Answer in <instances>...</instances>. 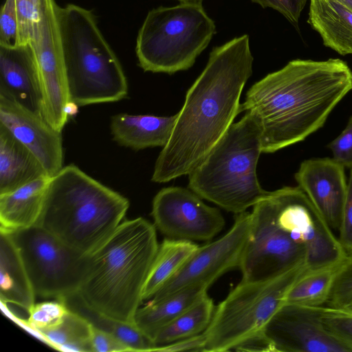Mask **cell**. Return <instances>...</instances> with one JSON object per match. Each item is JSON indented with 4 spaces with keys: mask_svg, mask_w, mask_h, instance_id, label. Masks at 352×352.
Listing matches in <instances>:
<instances>
[{
    "mask_svg": "<svg viewBox=\"0 0 352 352\" xmlns=\"http://www.w3.org/2000/svg\"><path fill=\"white\" fill-rule=\"evenodd\" d=\"M253 60L248 34L213 47L177 113L171 136L156 160L153 182L189 175L204 160L241 113L240 97L252 74Z\"/></svg>",
    "mask_w": 352,
    "mask_h": 352,
    "instance_id": "6da1fadb",
    "label": "cell"
},
{
    "mask_svg": "<svg viewBox=\"0 0 352 352\" xmlns=\"http://www.w3.org/2000/svg\"><path fill=\"white\" fill-rule=\"evenodd\" d=\"M352 89V72L340 58L295 59L255 82L241 104L261 130L262 152L274 153L322 128Z\"/></svg>",
    "mask_w": 352,
    "mask_h": 352,
    "instance_id": "7a4b0ae2",
    "label": "cell"
},
{
    "mask_svg": "<svg viewBox=\"0 0 352 352\" xmlns=\"http://www.w3.org/2000/svg\"><path fill=\"white\" fill-rule=\"evenodd\" d=\"M156 228L142 217L123 221L89 254L78 294L94 310L134 323L159 243Z\"/></svg>",
    "mask_w": 352,
    "mask_h": 352,
    "instance_id": "3957f363",
    "label": "cell"
},
{
    "mask_svg": "<svg viewBox=\"0 0 352 352\" xmlns=\"http://www.w3.org/2000/svg\"><path fill=\"white\" fill-rule=\"evenodd\" d=\"M129 201L69 164L50 181L36 225L89 255L122 223Z\"/></svg>",
    "mask_w": 352,
    "mask_h": 352,
    "instance_id": "277c9868",
    "label": "cell"
},
{
    "mask_svg": "<svg viewBox=\"0 0 352 352\" xmlns=\"http://www.w3.org/2000/svg\"><path fill=\"white\" fill-rule=\"evenodd\" d=\"M56 18L69 102L82 107L124 98V71L92 12L74 4L57 6Z\"/></svg>",
    "mask_w": 352,
    "mask_h": 352,
    "instance_id": "5b68a950",
    "label": "cell"
},
{
    "mask_svg": "<svg viewBox=\"0 0 352 352\" xmlns=\"http://www.w3.org/2000/svg\"><path fill=\"white\" fill-rule=\"evenodd\" d=\"M245 113L188 175L189 189L235 214L253 207L269 192L256 174L263 153L260 127L252 113Z\"/></svg>",
    "mask_w": 352,
    "mask_h": 352,
    "instance_id": "8992f818",
    "label": "cell"
},
{
    "mask_svg": "<svg viewBox=\"0 0 352 352\" xmlns=\"http://www.w3.org/2000/svg\"><path fill=\"white\" fill-rule=\"evenodd\" d=\"M216 32L202 1L159 7L147 14L136 43L139 65L145 72L173 74L187 70Z\"/></svg>",
    "mask_w": 352,
    "mask_h": 352,
    "instance_id": "52a82bcc",
    "label": "cell"
},
{
    "mask_svg": "<svg viewBox=\"0 0 352 352\" xmlns=\"http://www.w3.org/2000/svg\"><path fill=\"white\" fill-rule=\"evenodd\" d=\"M307 270L300 264L274 278L241 280L217 307L204 332L205 351L234 350L247 339L261 333L273 315L285 302L287 295Z\"/></svg>",
    "mask_w": 352,
    "mask_h": 352,
    "instance_id": "ba28073f",
    "label": "cell"
},
{
    "mask_svg": "<svg viewBox=\"0 0 352 352\" xmlns=\"http://www.w3.org/2000/svg\"><path fill=\"white\" fill-rule=\"evenodd\" d=\"M6 232L18 249L36 296L62 299L78 292L89 255L70 248L38 225Z\"/></svg>",
    "mask_w": 352,
    "mask_h": 352,
    "instance_id": "9c48e42d",
    "label": "cell"
},
{
    "mask_svg": "<svg viewBox=\"0 0 352 352\" xmlns=\"http://www.w3.org/2000/svg\"><path fill=\"white\" fill-rule=\"evenodd\" d=\"M277 225L305 252L314 271L342 263L347 257L338 238L299 186H284L266 196Z\"/></svg>",
    "mask_w": 352,
    "mask_h": 352,
    "instance_id": "30bf717a",
    "label": "cell"
},
{
    "mask_svg": "<svg viewBox=\"0 0 352 352\" xmlns=\"http://www.w3.org/2000/svg\"><path fill=\"white\" fill-rule=\"evenodd\" d=\"M267 195L250 212V230L239 267L243 280L270 279L305 264L304 249L277 225Z\"/></svg>",
    "mask_w": 352,
    "mask_h": 352,
    "instance_id": "8fae6325",
    "label": "cell"
},
{
    "mask_svg": "<svg viewBox=\"0 0 352 352\" xmlns=\"http://www.w3.org/2000/svg\"><path fill=\"white\" fill-rule=\"evenodd\" d=\"M151 215L154 226L166 238L208 241L223 229L221 211L206 204L189 188L170 186L154 197Z\"/></svg>",
    "mask_w": 352,
    "mask_h": 352,
    "instance_id": "7c38bea8",
    "label": "cell"
},
{
    "mask_svg": "<svg viewBox=\"0 0 352 352\" xmlns=\"http://www.w3.org/2000/svg\"><path fill=\"white\" fill-rule=\"evenodd\" d=\"M250 223V212L236 214L228 232L214 241L199 246L183 267L151 299L160 300L195 285L210 287L226 272L239 269Z\"/></svg>",
    "mask_w": 352,
    "mask_h": 352,
    "instance_id": "4fadbf2b",
    "label": "cell"
},
{
    "mask_svg": "<svg viewBox=\"0 0 352 352\" xmlns=\"http://www.w3.org/2000/svg\"><path fill=\"white\" fill-rule=\"evenodd\" d=\"M56 6L54 0H47L43 16L30 42L34 50L41 78L43 116L55 129L62 131L68 119L70 102Z\"/></svg>",
    "mask_w": 352,
    "mask_h": 352,
    "instance_id": "5bb4252c",
    "label": "cell"
},
{
    "mask_svg": "<svg viewBox=\"0 0 352 352\" xmlns=\"http://www.w3.org/2000/svg\"><path fill=\"white\" fill-rule=\"evenodd\" d=\"M262 333L273 352H350L324 326L320 307L285 302Z\"/></svg>",
    "mask_w": 352,
    "mask_h": 352,
    "instance_id": "9a60e30c",
    "label": "cell"
},
{
    "mask_svg": "<svg viewBox=\"0 0 352 352\" xmlns=\"http://www.w3.org/2000/svg\"><path fill=\"white\" fill-rule=\"evenodd\" d=\"M0 124L36 156L47 176L52 177L63 168L62 131L55 129L42 116L0 96Z\"/></svg>",
    "mask_w": 352,
    "mask_h": 352,
    "instance_id": "2e32d148",
    "label": "cell"
},
{
    "mask_svg": "<svg viewBox=\"0 0 352 352\" xmlns=\"http://www.w3.org/2000/svg\"><path fill=\"white\" fill-rule=\"evenodd\" d=\"M345 168L333 158L301 162L295 180L331 229H339L346 197Z\"/></svg>",
    "mask_w": 352,
    "mask_h": 352,
    "instance_id": "e0dca14e",
    "label": "cell"
},
{
    "mask_svg": "<svg viewBox=\"0 0 352 352\" xmlns=\"http://www.w3.org/2000/svg\"><path fill=\"white\" fill-rule=\"evenodd\" d=\"M0 96L43 116L41 82L30 42L12 47L0 46Z\"/></svg>",
    "mask_w": 352,
    "mask_h": 352,
    "instance_id": "ac0fdd59",
    "label": "cell"
},
{
    "mask_svg": "<svg viewBox=\"0 0 352 352\" xmlns=\"http://www.w3.org/2000/svg\"><path fill=\"white\" fill-rule=\"evenodd\" d=\"M177 113L169 117L118 113L111 119V132L120 145L140 150L164 147L168 143Z\"/></svg>",
    "mask_w": 352,
    "mask_h": 352,
    "instance_id": "d6986e66",
    "label": "cell"
},
{
    "mask_svg": "<svg viewBox=\"0 0 352 352\" xmlns=\"http://www.w3.org/2000/svg\"><path fill=\"white\" fill-rule=\"evenodd\" d=\"M43 176L0 194V230L13 232L36 224L50 181Z\"/></svg>",
    "mask_w": 352,
    "mask_h": 352,
    "instance_id": "ffe728a7",
    "label": "cell"
},
{
    "mask_svg": "<svg viewBox=\"0 0 352 352\" xmlns=\"http://www.w3.org/2000/svg\"><path fill=\"white\" fill-rule=\"evenodd\" d=\"M36 295L22 258L8 232L0 231V298L2 304L17 306L28 315Z\"/></svg>",
    "mask_w": 352,
    "mask_h": 352,
    "instance_id": "44dd1931",
    "label": "cell"
},
{
    "mask_svg": "<svg viewBox=\"0 0 352 352\" xmlns=\"http://www.w3.org/2000/svg\"><path fill=\"white\" fill-rule=\"evenodd\" d=\"M324 46L340 55L352 54V10L338 0H310L309 18Z\"/></svg>",
    "mask_w": 352,
    "mask_h": 352,
    "instance_id": "7402d4cb",
    "label": "cell"
},
{
    "mask_svg": "<svg viewBox=\"0 0 352 352\" xmlns=\"http://www.w3.org/2000/svg\"><path fill=\"white\" fill-rule=\"evenodd\" d=\"M43 176L47 175L36 156L0 124V194Z\"/></svg>",
    "mask_w": 352,
    "mask_h": 352,
    "instance_id": "603a6c76",
    "label": "cell"
},
{
    "mask_svg": "<svg viewBox=\"0 0 352 352\" xmlns=\"http://www.w3.org/2000/svg\"><path fill=\"white\" fill-rule=\"evenodd\" d=\"M209 287L204 284L195 285L160 300L150 299L138 309L134 323L153 342L161 329L206 295Z\"/></svg>",
    "mask_w": 352,
    "mask_h": 352,
    "instance_id": "cb8c5ba5",
    "label": "cell"
},
{
    "mask_svg": "<svg viewBox=\"0 0 352 352\" xmlns=\"http://www.w3.org/2000/svg\"><path fill=\"white\" fill-rule=\"evenodd\" d=\"M199 245L193 241L165 238L158 249L148 275L143 300H149L183 267Z\"/></svg>",
    "mask_w": 352,
    "mask_h": 352,
    "instance_id": "d4e9b609",
    "label": "cell"
},
{
    "mask_svg": "<svg viewBox=\"0 0 352 352\" xmlns=\"http://www.w3.org/2000/svg\"><path fill=\"white\" fill-rule=\"evenodd\" d=\"M67 307L84 317L92 326L118 338L133 351H155L153 342L135 324L122 322L102 314L88 306L78 293L62 298Z\"/></svg>",
    "mask_w": 352,
    "mask_h": 352,
    "instance_id": "484cf974",
    "label": "cell"
},
{
    "mask_svg": "<svg viewBox=\"0 0 352 352\" xmlns=\"http://www.w3.org/2000/svg\"><path fill=\"white\" fill-rule=\"evenodd\" d=\"M91 324L80 314L70 310L57 324L35 333L54 349L65 352H92Z\"/></svg>",
    "mask_w": 352,
    "mask_h": 352,
    "instance_id": "4316f807",
    "label": "cell"
},
{
    "mask_svg": "<svg viewBox=\"0 0 352 352\" xmlns=\"http://www.w3.org/2000/svg\"><path fill=\"white\" fill-rule=\"evenodd\" d=\"M214 309L212 299L205 295L158 332L153 339L155 349L204 333L210 324Z\"/></svg>",
    "mask_w": 352,
    "mask_h": 352,
    "instance_id": "83f0119b",
    "label": "cell"
},
{
    "mask_svg": "<svg viewBox=\"0 0 352 352\" xmlns=\"http://www.w3.org/2000/svg\"><path fill=\"white\" fill-rule=\"evenodd\" d=\"M340 265L305 272L289 291L285 302L307 307L326 304Z\"/></svg>",
    "mask_w": 352,
    "mask_h": 352,
    "instance_id": "f1b7e54d",
    "label": "cell"
},
{
    "mask_svg": "<svg viewBox=\"0 0 352 352\" xmlns=\"http://www.w3.org/2000/svg\"><path fill=\"white\" fill-rule=\"evenodd\" d=\"M320 315L327 330L352 352V311L321 306Z\"/></svg>",
    "mask_w": 352,
    "mask_h": 352,
    "instance_id": "f546056e",
    "label": "cell"
},
{
    "mask_svg": "<svg viewBox=\"0 0 352 352\" xmlns=\"http://www.w3.org/2000/svg\"><path fill=\"white\" fill-rule=\"evenodd\" d=\"M67 311L68 308L61 299L39 302L34 304L23 323L36 332L59 323Z\"/></svg>",
    "mask_w": 352,
    "mask_h": 352,
    "instance_id": "4dcf8cb0",
    "label": "cell"
},
{
    "mask_svg": "<svg viewBox=\"0 0 352 352\" xmlns=\"http://www.w3.org/2000/svg\"><path fill=\"white\" fill-rule=\"evenodd\" d=\"M19 21L20 45L31 41L47 0H14Z\"/></svg>",
    "mask_w": 352,
    "mask_h": 352,
    "instance_id": "1f68e13d",
    "label": "cell"
},
{
    "mask_svg": "<svg viewBox=\"0 0 352 352\" xmlns=\"http://www.w3.org/2000/svg\"><path fill=\"white\" fill-rule=\"evenodd\" d=\"M352 302V254L339 266L327 301V306L344 308Z\"/></svg>",
    "mask_w": 352,
    "mask_h": 352,
    "instance_id": "d6a6232c",
    "label": "cell"
},
{
    "mask_svg": "<svg viewBox=\"0 0 352 352\" xmlns=\"http://www.w3.org/2000/svg\"><path fill=\"white\" fill-rule=\"evenodd\" d=\"M20 45L19 21L14 0H6L0 14V46Z\"/></svg>",
    "mask_w": 352,
    "mask_h": 352,
    "instance_id": "836d02e7",
    "label": "cell"
},
{
    "mask_svg": "<svg viewBox=\"0 0 352 352\" xmlns=\"http://www.w3.org/2000/svg\"><path fill=\"white\" fill-rule=\"evenodd\" d=\"M327 146L331 151L334 160L344 168H352V116L342 133Z\"/></svg>",
    "mask_w": 352,
    "mask_h": 352,
    "instance_id": "e575fe53",
    "label": "cell"
},
{
    "mask_svg": "<svg viewBox=\"0 0 352 352\" xmlns=\"http://www.w3.org/2000/svg\"><path fill=\"white\" fill-rule=\"evenodd\" d=\"M338 230V240L346 255L350 256L352 254V168Z\"/></svg>",
    "mask_w": 352,
    "mask_h": 352,
    "instance_id": "d590c367",
    "label": "cell"
},
{
    "mask_svg": "<svg viewBox=\"0 0 352 352\" xmlns=\"http://www.w3.org/2000/svg\"><path fill=\"white\" fill-rule=\"evenodd\" d=\"M90 342L92 352L133 351L129 345L116 336L92 325L91 327Z\"/></svg>",
    "mask_w": 352,
    "mask_h": 352,
    "instance_id": "8d00e7d4",
    "label": "cell"
},
{
    "mask_svg": "<svg viewBox=\"0 0 352 352\" xmlns=\"http://www.w3.org/2000/svg\"><path fill=\"white\" fill-rule=\"evenodd\" d=\"M262 8H271L282 14L289 23L298 28L300 14L307 0H251Z\"/></svg>",
    "mask_w": 352,
    "mask_h": 352,
    "instance_id": "74e56055",
    "label": "cell"
},
{
    "mask_svg": "<svg viewBox=\"0 0 352 352\" xmlns=\"http://www.w3.org/2000/svg\"><path fill=\"white\" fill-rule=\"evenodd\" d=\"M206 338L204 333L184 338L175 342L157 347L155 351L171 352V351H201L204 352L206 349Z\"/></svg>",
    "mask_w": 352,
    "mask_h": 352,
    "instance_id": "f35d334b",
    "label": "cell"
},
{
    "mask_svg": "<svg viewBox=\"0 0 352 352\" xmlns=\"http://www.w3.org/2000/svg\"><path fill=\"white\" fill-rule=\"evenodd\" d=\"M345 6H346L349 9L352 10V0H338Z\"/></svg>",
    "mask_w": 352,
    "mask_h": 352,
    "instance_id": "ab89813d",
    "label": "cell"
},
{
    "mask_svg": "<svg viewBox=\"0 0 352 352\" xmlns=\"http://www.w3.org/2000/svg\"><path fill=\"white\" fill-rule=\"evenodd\" d=\"M180 2L202 1L203 0H178Z\"/></svg>",
    "mask_w": 352,
    "mask_h": 352,
    "instance_id": "60d3db41",
    "label": "cell"
},
{
    "mask_svg": "<svg viewBox=\"0 0 352 352\" xmlns=\"http://www.w3.org/2000/svg\"><path fill=\"white\" fill-rule=\"evenodd\" d=\"M344 308L352 311V302H351L347 307Z\"/></svg>",
    "mask_w": 352,
    "mask_h": 352,
    "instance_id": "b9f144b4",
    "label": "cell"
}]
</instances>
